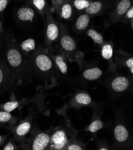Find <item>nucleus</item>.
<instances>
[{
  "instance_id": "nucleus-4",
  "label": "nucleus",
  "mask_w": 133,
  "mask_h": 150,
  "mask_svg": "<svg viewBox=\"0 0 133 150\" xmlns=\"http://www.w3.org/2000/svg\"><path fill=\"white\" fill-rule=\"evenodd\" d=\"M16 16L20 22H32L35 16V12L31 7L23 6L17 10Z\"/></svg>"
},
{
  "instance_id": "nucleus-13",
  "label": "nucleus",
  "mask_w": 133,
  "mask_h": 150,
  "mask_svg": "<svg viewBox=\"0 0 133 150\" xmlns=\"http://www.w3.org/2000/svg\"><path fill=\"white\" fill-rule=\"evenodd\" d=\"M102 71L97 67L87 69L83 72L84 77L88 80H95L102 75Z\"/></svg>"
},
{
  "instance_id": "nucleus-19",
  "label": "nucleus",
  "mask_w": 133,
  "mask_h": 150,
  "mask_svg": "<svg viewBox=\"0 0 133 150\" xmlns=\"http://www.w3.org/2000/svg\"><path fill=\"white\" fill-rule=\"evenodd\" d=\"M54 60L56 65L61 71L62 74H66L68 72V65L65 61L63 57L61 55H57L54 57Z\"/></svg>"
},
{
  "instance_id": "nucleus-23",
  "label": "nucleus",
  "mask_w": 133,
  "mask_h": 150,
  "mask_svg": "<svg viewBox=\"0 0 133 150\" xmlns=\"http://www.w3.org/2000/svg\"><path fill=\"white\" fill-rule=\"evenodd\" d=\"M90 0H74L73 6L78 10H84L90 4Z\"/></svg>"
},
{
  "instance_id": "nucleus-5",
  "label": "nucleus",
  "mask_w": 133,
  "mask_h": 150,
  "mask_svg": "<svg viewBox=\"0 0 133 150\" xmlns=\"http://www.w3.org/2000/svg\"><path fill=\"white\" fill-rule=\"evenodd\" d=\"M132 6L131 0H121L116 4L113 13L112 17L115 20H120Z\"/></svg>"
},
{
  "instance_id": "nucleus-34",
  "label": "nucleus",
  "mask_w": 133,
  "mask_h": 150,
  "mask_svg": "<svg viewBox=\"0 0 133 150\" xmlns=\"http://www.w3.org/2000/svg\"><path fill=\"white\" fill-rule=\"evenodd\" d=\"M101 149V150H105V149H108L106 148H101L100 149Z\"/></svg>"
},
{
  "instance_id": "nucleus-20",
  "label": "nucleus",
  "mask_w": 133,
  "mask_h": 150,
  "mask_svg": "<svg viewBox=\"0 0 133 150\" xmlns=\"http://www.w3.org/2000/svg\"><path fill=\"white\" fill-rule=\"evenodd\" d=\"M87 35L97 44H102L104 42L103 36L93 29H88L87 31Z\"/></svg>"
},
{
  "instance_id": "nucleus-3",
  "label": "nucleus",
  "mask_w": 133,
  "mask_h": 150,
  "mask_svg": "<svg viewBox=\"0 0 133 150\" xmlns=\"http://www.w3.org/2000/svg\"><path fill=\"white\" fill-rule=\"evenodd\" d=\"M48 17V23L46 27V41L48 44H50L55 41H56L60 34V31H59V28L55 23L52 18L50 16V14L48 13L47 11L46 13Z\"/></svg>"
},
{
  "instance_id": "nucleus-7",
  "label": "nucleus",
  "mask_w": 133,
  "mask_h": 150,
  "mask_svg": "<svg viewBox=\"0 0 133 150\" xmlns=\"http://www.w3.org/2000/svg\"><path fill=\"white\" fill-rule=\"evenodd\" d=\"M51 141L53 143L52 146L54 149H63L68 142V138L66 133L63 130L56 132L52 136Z\"/></svg>"
},
{
  "instance_id": "nucleus-22",
  "label": "nucleus",
  "mask_w": 133,
  "mask_h": 150,
  "mask_svg": "<svg viewBox=\"0 0 133 150\" xmlns=\"http://www.w3.org/2000/svg\"><path fill=\"white\" fill-rule=\"evenodd\" d=\"M8 71L7 67L0 63V87H2L7 81L8 79Z\"/></svg>"
},
{
  "instance_id": "nucleus-14",
  "label": "nucleus",
  "mask_w": 133,
  "mask_h": 150,
  "mask_svg": "<svg viewBox=\"0 0 133 150\" xmlns=\"http://www.w3.org/2000/svg\"><path fill=\"white\" fill-rule=\"evenodd\" d=\"M59 13L61 17L65 20H69L73 14V6L68 2L64 3L59 7Z\"/></svg>"
},
{
  "instance_id": "nucleus-28",
  "label": "nucleus",
  "mask_w": 133,
  "mask_h": 150,
  "mask_svg": "<svg viewBox=\"0 0 133 150\" xmlns=\"http://www.w3.org/2000/svg\"><path fill=\"white\" fill-rule=\"evenodd\" d=\"M11 0H0V13L3 12Z\"/></svg>"
},
{
  "instance_id": "nucleus-10",
  "label": "nucleus",
  "mask_w": 133,
  "mask_h": 150,
  "mask_svg": "<svg viewBox=\"0 0 133 150\" xmlns=\"http://www.w3.org/2000/svg\"><path fill=\"white\" fill-rule=\"evenodd\" d=\"M129 85V81L127 78L120 76L115 78L111 83V87L115 92H122L128 88Z\"/></svg>"
},
{
  "instance_id": "nucleus-11",
  "label": "nucleus",
  "mask_w": 133,
  "mask_h": 150,
  "mask_svg": "<svg viewBox=\"0 0 133 150\" xmlns=\"http://www.w3.org/2000/svg\"><path fill=\"white\" fill-rule=\"evenodd\" d=\"M114 135L117 141L119 142H124L127 140L129 133L124 126L119 125L116 126L114 129Z\"/></svg>"
},
{
  "instance_id": "nucleus-25",
  "label": "nucleus",
  "mask_w": 133,
  "mask_h": 150,
  "mask_svg": "<svg viewBox=\"0 0 133 150\" xmlns=\"http://www.w3.org/2000/svg\"><path fill=\"white\" fill-rule=\"evenodd\" d=\"M103 126V122L100 120H96L88 127V130L92 133H96L100 130Z\"/></svg>"
},
{
  "instance_id": "nucleus-15",
  "label": "nucleus",
  "mask_w": 133,
  "mask_h": 150,
  "mask_svg": "<svg viewBox=\"0 0 133 150\" xmlns=\"http://www.w3.org/2000/svg\"><path fill=\"white\" fill-rule=\"evenodd\" d=\"M36 47L35 41L33 38H27L26 40L22 42L20 44L21 51L24 54H28L32 51L34 50Z\"/></svg>"
},
{
  "instance_id": "nucleus-32",
  "label": "nucleus",
  "mask_w": 133,
  "mask_h": 150,
  "mask_svg": "<svg viewBox=\"0 0 133 150\" xmlns=\"http://www.w3.org/2000/svg\"><path fill=\"white\" fill-rule=\"evenodd\" d=\"M3 26H2V23L0 21V32H3Z\"/></svg>"
},
{
  "instance_id": "nucleus-17",
  "label": "nucleus",
  "mask_w": 133,
  "mask_h": 150,
  "mask_svg": "<svg viewBox=\"0 0 133 150\" xmlns=\"http://www.w3.org/2000/svg\"><path fill=\"white\" fill-rule=\"evenodd\" d=\"M101 56L103 59L107 61H110L112 58L113 54V47L110 44H104L101 47Z\"/></svg>"
},
{
  "instance_id": "nucleus-16",
  "label": "nucleus",
  "mask_w": 133,
  "mask_h": 150,
  "mask_svg": "<svg viewBox=\"0 0 133 150\" xmlns=\"http://www.w3.org/2000/svg\"><path fill=\"white\" fill-rule=\"evenodd\" d=\"M31 125L29 122H25L20 123L16 128L15 133L19 137H23L29 132Z\"/></svg>"
},
{
  "instance_id": "nucleus-27",
  "label": "nucleus",
  "mask_w": 133,
  "mask_h": 150,
  "mask_svg": "<svg viewBox=\"0 0 133 150\" xmlns=\"http://www.w3.org/2000/svg\"><path fill=\"white\" fill-rule=\"evenodd\" d=\"M125 65L130 70L131 73L133 74V58L131 57L128 58L125 61Z\"/></svg>"
},
{
  "instance_id": "nucleus-1",
  "label": "nucleus",
  "mask_w": 133,
  "mask_h": 150,
  "mask_svg": "<svg viewBox=\"0 0 133 150\" xmlns=\"http://www.w3.org/2000/svg\"><path fill=\"white\" fill-rule=\"evenodd\" d=\"M35 66L41 72H48L53 66V62L51 57L44 52H38L34 57Z\"/></svg>"
},
{
  "instance_id": "nucleus-18",
  "label": "nucleus",
  "mask_w": 133,
  "mask_h": 150,
  "mask_svg": "<svg viewBox=\"0 0 133 150\" xmlns=\"http://www.w3.org/2000/svg\"><path fill=\"white\" fill-rule=\"evenodd\" d=\"M33 6L42 16H44L47 11L46 0H32Z\"/></svg>"
},
{
  "instance_id": "nucleus-31",
  "label": "nucleus",
  "mask_w": 133,
  "mask_h": 150,
  "mask_svg": "<svg viewBox=\"0 0 133 150\" xmlns=\"http://www.w3.org/2000/svg\"><path fill=\"white\" fill-rule=\"evenodd\" d=\"M4 150H14L16 149V147L11 142H8L3 148Z\"/></svg>"
},
{
  "instance_id": "nucleus-33",
  "label": "nucleus",
  "mask_w": 133,
  "mask_h": 150,
  "mask_svg": "<svg viewBox=\"0 0 133 150\" xmlns=\"http://www.w3.org/2000/svg\"><path fill=\"white\" fill-rule=\"evenodd\" d=\"M3 142V137L0 136V144H1Z\"/></svg>"
},
{
  "instance_id": "nucleus-6",
  "label": "nucleus",
  "mask_w": 133,
  "mask_h": 150,
  "mask_svg": "<svg viewBox=\"0 0 133 150\" xmlns=\"http://www.w3.org/2000/svg\"><path fill=\"white\" fill-rule=\"evenodd\" d=\"M60 46L65 52L69 54L73 53L77 49V44L75 40L68 34H65L61 37Z\"/></svg>"
},
{
  "instance_id": "nucleus-12",
  "label": "nucleus",
  "mask_w": 133,
  "mask_h": 150,
  "mask_svg": "<svg viewBox=\"0 0 133 150\" xmlns=\"http://www.w3.org/2000/svg\"><path fill=\"white\" fill-rule=\"evenodd\" d=\"M90 21V15L87 13L81 14L75 22L76 29L78 31H84L88 26Z\"/></svg>"
},
{
  "instance_id": "nucleus-8",
  "label": "nucleus",
  "mask_w": 133,
  "mask_h": 150,
  "mask_svg": "<svg viewBox=\"0 0 133 150\" xmlns=\"http://www.w3.org/2000/svg\"><path fill=\"white\" fill-rule=\"evenodd\" d=\"M106 4L103 1L96 0L92 1L90 0L88 6L84 10L85 13L90 16H96L100 14L106 7Z\"/></svg>"
},
{
  "instance_id": "nucleus-21",
  "label": "nucleus",
  "mask_w": 133,
  "mask_h": 150,
  "mask_svg": "<svg viewBox=\"0 0 133 150\" xmlns=\"http://www.w3.org/2000/svg\"><path fill=\"white\" fill-rule=\"evenodd\" d=\"M75 100L77 103L81 105H88L91 102V98L87 93H80L75 96Z\"/></svg>"
},
{
  "instance_id": "nucleus-30",
  "label": "nucleus",
  "mask_w": 133,
  "mask_h": 150,
  "mask_svg": "<svg viewBox=\"0 0 133 150\" xmlns=\"http://www.w3.org/2000/svg\"><path fill=\"white\" fill-rule=\"evenodd\" d=\"M68 150H82V148L81 146L77 144H71L69 145L67 148Z\"/></svg>"
},
{
  "instance_id": "nucleus-9",
  "label": "nucleus",
  "mask_w": 133,
  "mask_h": 150,
  "mask_svg": "<svg viewBox=\"0 0 133 150\" xmlns=\"http://www.w3.org/2000/svg\"><path fill=\"white\" fill-rule=\"evenodd\" d=\"M50 138L48 134L45 133H39L34 139L32 149L33 150H44L49 145Z\"/></svg>"
},
{
  "instance_id": "nucleus-2",
  "label": "nucleus",
  "mask_w": 133,
  "mask_h": 150,
  "mask_svg": "<svg viewBox=\"0 0 133 150\" xmlns=\"http://www.w3.org/2000/svg\"><path fill=\"white\" fill-rule=\"evenodd\" d=\"M6 57L8 64L13 68H19L23 63L22 52L16 47H10L7 50Z\"/></svg>"
},
{
  "instance_id": "nucleus-26",
  "label": "nucleus",
  "mask_w": 133,
  "mask_h": 150,
  "mask_svg": "<svg viewBox=\"0 0 133 150\" xmlns=\"http://www.w3.org/2000/svg\"><path fill=\"white\" fill-rule=\"evenodd\" d=\"M12 116L10 112L4 111H0V123L9 122L11 120Z\"/></svg>"
},
{
  "instance_id": "nucleus-24",
  "label": "nucleus",
  "mask_w": 133,
  "mask_h": 150,
  "mask_svg": "<svg viewBox=\"0 0 133 150\" xmlns=\"http://www.w3.org/2000/svg\"><path fill=\"white\" fill-rule=\"evenodd\" d=\"M19 106V103L18 101H10L3 105V109L7 112H11L16 109Z\"/></svg>"
},
{
  "instance_id": "nucleus-29",
  "label": "nucleus",
  "mask_w": 133,
  "mask_h": 150,
  "mask_svg": "<svg viewBox=\"0 0 133 150\" xmlns=\"http://www.w3.org/2000/svg\"><path fill=\"white\" fill-rule=\"evenodd\" d=\"M124 16H125V18L127 19L132 20V18H133V6H131L129 8V9L127 11Z\"/></svg>"
}]
</instances>
